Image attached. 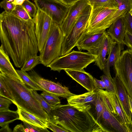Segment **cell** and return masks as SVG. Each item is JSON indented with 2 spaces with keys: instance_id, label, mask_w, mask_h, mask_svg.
<instances>
[{
  "instance_id": "obj_44",
  "label": "cell",
  "mask_w": 132,
  "mask_h": 132,
  "mask_svg": "<svg viewBox=\"0 0 132 132\" xmlns=\"http://www.w3.org/2000/svg\"><path fill=\"white\" fill-rule=\"evenodd\" d=\"M0 129V132H13L9 127V124H6L2 127Z\"/></svg>"
},
{
  "instance_id": "obj_48",
  "label": "cell",
  "mask_w": 132,
  "mask_h": 132,
  "mask_svg": "<svg viewBox=\"0 0 132 132\" xmlns=\"http://www.w3.org/2000/svg\"><path fill=\"white\" fill-rule=\"evenodd\" d=\"M130 13L132 15V8L130 11Z\"/></svg>"
},
{
  "instance_id": "obj_27",
  "label": "cell",
  "mask_w": 132,
  "mask_h": 132,
  "mask_svg": "<svg viewBox=\"0 0 132 132\" xmlns=\"http://www.w3.org/2000/svg\"><path fill=\"white\" fill-rule=\"evenodd\" d=\"M93 8L98 7H116L118 5L115 0H87Z\"/></svg>"
},
{
  "instance_id": "obj_12",
  "label": "cell",
  "mask_w": 132,
  "mask_h": 132,
  "mask_svg": "<svg viewBox=\"0 0 132 132\" xmlns=\"http://www.w3.org/2000/svg\"><path fill=\"white\" fill-rule=\"evenodd\" d=\"M111 112L126 128L127 132H132V120L126 114L114 92L103 89Z\"/></svg>"
},
{
  "instance_id": "obj_11",
  "label": "cell",
  "mask_w": 132,
  "mask_h": 132,
  "mask_svg": "<svg viewBox=\"0 0 132 132\" xmlns=\"http://www.w3.org/2000/svg\"><path fill=\"white\" fill-rule=\"evenodd\" d=\"M33 19L35 24L38 51L40 53L43 51L53 20L46 14L38 9Z\"/></svg>"
},
{
  "instance_id": "obj_18",
  "label": "cell",
  "mask_w": 132,
  "mask_h": 132,
  "mask_svg": "<svg viewBox=\"0 0 132 132\" xmlns=\"http://www.w3.org/2000/svg\"><path fill=\"white\" fill-rule=\"evenodd\" d=\"M117 43L107 33L98 50L97 56L95 61V64L101 70H102L105 67L106 55L109 54L112 47Z\"/></svg>"
},
{
  "instance_id": "obj_35",
  "label": "cell",
  "mask_w": 132,
  "mask_h": 132,
  "mask_svg": "<svg viewBox=\"0 0 132 132\" xmlns=\"http://www.w3.org/2000/svg\"><path fill=\"white\" fill-rule=\"evenodd\" d=\"M46 127L54 132H69L62 126L49 121L46 122Z\"/></svg>"
},
{
  "instance_id": "obj_46",
  "label": "cell",
  "mask_w": 132,
  "mask_h": 132,
  "mask_svg": "<svg viewBox=\"0 0 132 132\" xmlns=\"http://www.w3.org/2000/svg\"><path fill=\"white\" fill-rule=\"evenodd\" d=\"M128 97L129 98V102L130 105L131 111L132 114V99L130 97V96L129 95H128Z\"/></svg>"
},
{
  "instance_id": "obj_23",
  "label": "cell",
  "mask_w": 132,
  "mask_h": 132,
  "mask_svg": "<svg viewBox=\"0 0 132 132\" xmlns=\"http://www.w3.org/2000/svg\"><path fill=\"white\" fill-rule=\"evenodd\" d=\"M95 90L97 92L96 99L92 105L90 110L97 124L100 127V119L103 106V95L101 89H97Z\"/></svg>"
},
{
  "instance_id": "obj_43",
  "label": "cell",
  "mask_w": 132,
  "mask_h": 132,
  "mask_svg": "<svg viewBox=\"0 0 132 132\" xmlns=\"http://www.w3.org/2000/svg\"><path fill=\"white\" fill-rule=\"evenodd\" d=\"M63 4L68 6H70L76 2L80 0H58Z\"/></svg>"
},
{
  "instance_id": "obj_15",
  "label": "cell",
  "mask_w": 132,
  "mask_h": 132,
  "mask_svg": "<svg viewBox=\"0 0 132 132\" xmlns=\"http://www.w3.org/2000/svg\"><path fill=\"white\" fill-rule=\"evenodd\" d=\"M107 33L105 31L94 34H86L77 46L78 49L86 50L92 54L97 55L100 45Z\"/></svg>"
},
{
  "instance_id": "obj_33",
  "label": "cell",
  "mask_w": 132,
  "mask_h": 132,
  "mask_svg": "<svg viewBox=\"0 0 132 132\" xmlns=\"http://www.w3.org/2000/svg\"><path fill=\"white\" fill-rule=\"evenodd\" d=\"M0 95L7 98L14 102L13 99L5 83L0 78Z\"/></svg>"
},
{
  "instance_id": "obj_41",
  "label": "cell",
  "mask_w": 132,
  "mask_h": 132,
  "mask_svg": "<svg viewBox=\"0 0 132 132\" xmlns=\"http://www.w3.org/2000/svg\"><path fill=\"white\" fill-rule=\"evenodd\" d=\"M94 90L97 89H105L106 87L104 81L94 78Z\"/></svg>"
},
{
  "instance_id": "obj_19",
  "label": "cell",
  "mask_w": 132,
  "mask_h": 132,
  "mask_svg": "<svg viewBox=\"0 0 132 132\" xmlns=\"http://www.w3.org/2000/svg\"><path fill=\"white\" fill-rule=\"evenodd\" d=\"M115 92L119 98L124 111L132 120L131 112L129 101L128 94L123 84L117 77L112 78Z\"/></svg>"
},
{
  "instance_id": "obj_45",
  "label": "cell",
  "mask_w": 132,
  "mask_h": 132,
  "mask_svg": "<svg viewBox=\"0 0 132 132\" xmlns=\"http://www.w3.org/2000/svg\"><path fill=\"white\" fill-rule=\"evenodd\" d=\"M26 0H14L12 2L13 4L15 5H22Z\"/></svg>"
},
{
  "instance_id": "obj_9",
  "label": "cell",
  "mask_w": 132,
  "mask_h": 132,
  "mask_svg": "<svg viewBox=\"0 0 132 132\" xmlns=\"http://www.w3.org/2000/svg\"><path fill=\"white\" fill-rule=\"evenodd\" d=\"M34 1L37 9L46 14L59 25L66 16L70 6L58 0H34Z\"/></svg>"
},
{
  "instance_id": "obj_40",
  "label": "cell",
  "mask_w": 132,
  "mask_h": 132,
  "mask_svg": "<svg viewBox=\"0 0 132 132\" xmlns=\"http://www.w3.org/2000/svg\"><path fill=\"white\" fill-rule=\"evenodd\" d=\"M123 44L129 48L132 49V34L129 32H126Z\"/></svg>"
},
{
  "instance_id": "obj_37",
  "label": "cell",
  "mask_w": 132,
  "mask_h": 132,
  "mask_svg": "<svg viewBox=\"0 0 132 132\" xmlns=\"http://www.w3.org/2000/svg\"><path fill=\"white\" fill-rule=\"evenodd\" d=\"M22 122L25 127L29 129L30 132H50L47 127H42L30 124L24 121Z\"/></svg>"
},
{
  "instance_id": "obj_24",
  "label": "cell",
  "mask_w": 132,
  "mask_h": 132,
  "mask_svg": "<svg viewBox=\"0 0 132 132\" xmlns=\"http://www.w3.org/2000/svg\"><path fill=\"white\" fill-rule=\"evenodd\" d=\"M17 107L19 115V120L33 125L43 128L46 127V122L27 112L21 108Z\"/></svg>"
},
{
  "instance_id": "obj_29",
  "label": "cell",
  "mask_w": 132,
  "mask_h": 132,
  "mask_svg": "<svg viewBox=\"0 0 132 132\" xmlns=\"http://www.w3.org/2000/svg\"><path fill=\"white\" fill-rule=\"evenodd\" d=\"M40 95L47 102L52 106L61 104L59 96L56 95L45 91H43Z\"/></svg>"
},
{
  "instance_id": "obj_32",
  "label": "cell",
  "mask_w": 132,
  "mask_h": 132,
  "mask_svg": "<svg viewBox=\"0 0 132 132\" xmlns=\"http://www.w3.org/2000/svg\"><path fill=\"white\" fill-rule=\"evenodd\" d=\"M22 5L32 18L35 17L37 11L36 5L29 0H26Z\"/></svg>"
},
{
  "instance_id": "obj_7",
  "label": "cell",
  "mask_w": 132,
  "mask_h": 132,
  "mask_svg": "<svg viewBox=\"0 0 132 132\" xmlns=\"http://www.w3.org/2000/svg\"><path fill=\"white\" fill-rule=\"evenodd\" d=\"M113 67L115 76L122 82L132 99V49L122 52Z\"/></svg>"
},
{
  "instance_id": "obj_6",
  "label": "cell",
  "mask_w": 132,
  "mask_h": 132,
  "mask_svg": "<svg viewBox=\"0 0 132 132\" xmlns=\"http://www.w3.org/2000/svg\"><path fill=\"white\" fill-rule=\"evenodd\" d=\"M92 8V6L89 4L68 35L65 37L62 44L61 56L70 52L86 34Z\"/></svg>"
},
{
  "instance_id": "obj_21",
  "label": "cell",
  "mask_w": 132,
  "mask_h": 132,
  "mask_svg": "<svg viewBox=\"0 0 132 132\" xmlns=\"http://www.w3.org/2000/svg\"><path fill=\"white\" fill-rule=\"evenodd\" d=\"M125 45L123 44L117 43L113 45L110 50L106 59L105 67L102 70L104 75L110 78H112L110 74V67L114 66L120 57L121 51L123 50Z\"/></svg>"
},
{
  "instance_id": "obj_14",
  "label": "cell",
  "mask_w": 132,
  "mask_h": 132,
  "mask_svg": "<svg viewBox=\"0 0 132 132\" xmlns=\"http://www.w3.org/2000/svg\"><path fill=\"white\" fill-rule=\"evenodd\" d=\"M29 75L43 91L67 99L75 95L71 93L67 87L59 84L45 79L34 71L31 72Z\"/></svg>"
},
{
  "instance_id": "obj_28",
  "label": "cell",
  "mask_w": 132,
  "mask_h": 132,
  "mask_svg": "<svg viewBox=\"0 0 132 132\" xmlns=\"http://www.w3.org/2000/svg\"><path fill=\"white\" fill-rule=\"evenodd\" d=\"M11 12L24 20L29 21L33 19L22 5H16Z\"/></svg>"
},
{
  "instance_id": "obj_26",
  "label": "cell",
  "mask_w": 132,
  "mask_h": 132,
  "mask_svg": "<svg viewBox=\"0 0 132 132\" xmlns=\"http://www.w3.org/2000/svg\"><path fill=\"white\" fill-rule=\"evenodd\" d=\"M16 71L23 82L30 89L34 90L42 91V89L26 71L21 70H16Z\"/></svg>"
},
{
  "instance_id": "obj_20",
  "label": "cell",
  "mask_w": 132,
  "mask_h": 132,
  "mask_svg": "<svg viewBox=\"0 0 132 132\" xmlns=\"http://www.w3.org/2000/svg\"><path fill=\"white\" fill-rule=\"evenodd\" d=\"M106 32L117 43L123 44L126 32L124 17L119 18L112 23Z\"/></svg>"
},
{
  "instance_id": "obj_25",
  "label": "cell",
  "mask_w": 132,
  "mask_h": 132,
  "mask_svg": "<svg viewBox=\"0 0 132 132\" xmlns=\"http://www.w3.org/2000/svg\"><path fill=\"white\" fill-rule=\"evenodd\" d=\"M19 120V115L18 110L13 111L9 109L0 111V126L1 127Z\"/></svg>"
},
{
  "instance_id": "obj_8",
  "label": "cell",
  "mask_w": 132,
  "mask_h": 132,
  "mask_svg": "<svg viewBox=\"0 0 132 132\" xmlns=\"http://www.w3.org/2000/svg\"><path fill=\"white\" fill-rule=\"evenodd\" d=\"M118 10V7H92L86 34H94L105 31L111 25L109 20V15Z\"/></svg>"
},
{
  "instance_id": "obj_2",
  "label": "cell",
  "mask_w": 132,
  "mask_h": 132,
  "mask_svg": "<svg viewBox=\"0 0 132 132\" xmlns=\"http://www.w3.org/2000/svg\"><path fill=\"white\" fill-rule=\"evenodd\" d=\"M48 121L58 124L69 132H103L92 113L81 111L68 104L53 106Z\"/></svg>"
},
{
  "instance_id": "obj_22",
  "label": "cell",
  "mask_w": 132,
  "mask_h": 132,
  "mask_svg": "<svg viewBox=\"0 0 132 132\" xmlns=\"http://www.w3.org/2000/svg\"><path fill=\"white\" fill-rule=\"evenodd\" d=\"M0 71L9 74L23 82L12 65L9 55L1 45L0 47Z\"/></svg>"
},
{
  "instance_id": "obj_42",
  "label": "cell",
  "mask_w": 132,
  "mask_h": 132,
  "mask_svg": "<svg viewBox=\"0 0 132 132\" xmlns=\"http://www.w3.org/2000/svg\"><path fill=\"white\" fill-rule=\"evenodd\" d=\"M26 127L25 128L22 123L18 124L14 128L13 131V132H25Z\"/></svg>"
},
{
  "instance_id": "obj_10",
  "label": "cell",
  "mask_w": 132,
  "mask_h": 132,
  "mask_svg": "<svg viewBox=\"0 0 132 132\" xmlns=\"http://www.w3.org/2000/svg\"><path fill=\"white\" fill-rule=\"evenodd\" d=\"M101 90L103 95V106L99 124L102 131L127 132L126 128L111 111L103 89Z\"/></svg>"
},
{
  "instance_id": "obj_1",
  "label": "cell",
  "mask_w": 132,
  "mask_h": 132,
  "mask_svg": "<svg viewBox=\"0 0 132 132\" xmlns=\"http://www.w3.org/2000/svg\"><path fill=\"white\" fill-rule=\"evenodd\" d=\"M0 38L4 49L15 66L21 68L38 51L35 24L32 20L26 21L11 12L0 14Z\"/></svg>"
},
{
  "instance_id": "obj_16",
  "label": "cell",
  "mask_w": 132,
  "mask_h": 132,
  "mask_svg": "<svg viewBox=\"0 0 132 132\" xmlns=\"http://www.w3.org/2000/svg\"><path fill=\"white\" fill-rule=\"evenodd\" d=\"M96 90L88 91L84 94H75L67 99L68 103L82 111L90 110L96 98Z\"/></svg>"
},
{
  "instance_id": "obj_38",
  "label": "cell",
  "mask_w": 132,
  "mask_h": 132,
  "mask_svg": "<svg viewBox=\"0 0 132 132\" xmlns=\"http://www.w3.org/2000/svg\"><path fill=\"white\" fill-rule=\"evenodd\" d=\"M13 103L10 100L0 95V111L9 109L10 105Z\"/></svg>"
},
{
  "instance_id": "obj_5",
  "label": "cell",
  "mask_w": 132,
  "mask_h": 132,
  "mask_svg": "<svg viewBox=\"0 0 132 132\" xmlns=\"http://www.w3.org/2000/svg\"><path fill=\"white\" fill-rule=\"evenodd\" d=\"M64 37L60 25L53 21L43 51L40 53V63L47 67L54 60L61 56Z\"/></svg>"
},
{
  "instance_id": "obj_39",
  "label": "cell",
  "mask_w": 132,
  "mask_h": 132,
  "mask_svg": "<svg viewBox=\"0 0 132 132\" xmlns=\"http://www.w3.org/2000/svg\"><path fill=\"white\" fill-rule=\"evenodd\" d=\"M15 6L8 0H3L0 3L1 8L4 9L5 11L8 12H11L13 10Z\"/></svg>"
},
{
  "instance_id": "obj_4",
  "label": "cell",
  "mask_w": 132,
  "mask_h": 132,
  "mask_svg": "<svg viewBox=\"0 0 132 132\" xmlns=\"http://www.w3.org/2000/svg\"><path fill=\"white\" fill-rule=\"evenodd\" d=\"M97 55L73 50L53 61L47 67L60 72L62 70H81L95 61Z\"/></svg>"
},
{
  "instance_id": "obj_36",
  "label": "cell",
  "mask_w": 132,
  "mask_h": 132,
  "mask_svg": "<svg viewBox=\"0 0 132 132\" xmlns=\"http://www.w3.org/2000/svg\"><path fill=\"white\" fill-rule=\"evenodd\" d=\"M124 20L126 32L132 34V15L130 12L126 14Z\"/></svg>"
},
{
  "instance_id": "obj_3",
  "label": "cell",
  "mask_w": 132,
  "mask_h": 132,
  "mask_svg": "<svg viewBox=\"0 0 132 132\" xmlns=\"http://www.w3.org/2000/svg\"><path fill=\"white\" fill-rule=\"evenodd\" d=\"M0 78L10 93L14 104L44 121L48 120L47 113L33 95L32 89L24 82L7 73L0 72Z\"/></svg>"
},
{
  "instance_id": "obj_47",
  "label": "cell",
  "mask_w": 132,
  "mask_h": 132,
  "mask_svg": "<svg viewBox=\"0 0 132 132\" xmlns=\"http://www.w3.org/2000/svg\"><path fill=\"white\" fill-rule=\"evenodd\" d=\"M14 0H8V1L9 2H12Z\"/></svg>"
},
{
  "instance_id": "obj_31",
  "label": "cell",
  "mask_w": 132,
  "mask_h": 132,
  "mask_svg": "<svg viewBox=\"0 0 132 132\" xmlns=\"http://www.w3.org/2000/svg\"><path fill=\"white\" fill-rule=\"evenodd\" d=\"M32 92L33 95L43 109L48 114H49L53 106L47 102L40 95L37 93L36 91L32 90Z\"/></svg>"
},
{
  "instance_id": "obj_13",
  "label": "cell",
  "mask_w": 132,
  "mask_h": 132,
  "mask_svg": "<svg viewBox=\"0 0 132 132\" xmlns=\"http://www.w3.org/2000/svg\"><path fill=\"white\" fill-rule=\"evenodd\" d=\"M89 4L87 0H80L70 6L66 16L60 25L65 37L68 35L83 11Z\"/></svg>"
},
{
  "instance_id": "obj_30",
  "label": "cell",
  "mask_w": 132,
  "mask_h": 132,
  "mask_svg": "<svg viewBox=\"0 0 132 132\" xmlns=\"http://www.w3.org/2000/svg\"><path fill=\"white\" fill-rule=\"evenodd\" d=\"M39 63L40 62L39 56H33L26 62L21 68V70L25 71H30Z\"/></svg>"
},
{
  "instance_id": "obj_17",
  "label": "cell",
  "mask_w": 132,
  "mask_h": 132,
  "mask_svg": "<svg viewBox=\"0 0 132 132\" xmlns=\"http://www.w3.org/2000/svg\"><path fill=\"white\" fill-rule=\"evenodd\" d=\"M68 75L87 89L94 91V78L84 70H64Z\"/></svg>"
},
{
  "instance_id": "obj_34",
  "label": "cell",
  "mask_w": 132,
  "mask_h": 132,
  "mask_svg": "<svg viewBox=\"0 0 132 132\" xmlns=\"http://www.w3.org/2000/svg\"><path fill=\"white\" fill-rule=\"evenodd\" d=\"M101 80L104 82L106 90L113 92H115V89L112 81V78H110L105 75H102L100 77Z\"/></svg>"
}]
</instances>
